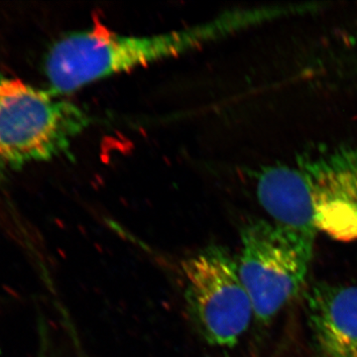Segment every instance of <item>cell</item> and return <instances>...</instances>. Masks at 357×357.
Wrapping results in <instances>:
<instances>
[{
    "label": "cell",
    "mask_w": 357,
    "mask_h": 357,
    "mask_svg": "<svg viewBox=\"0 0 357 357\" xmlns=\"http://www.w3.org/2000/svg\"><path fill=\"white\" fill-rule=\"evenodd\" d=\"M307 317L317 357H357V284H316Z\"/></svg>",
    "instance_id": "obj_6"
},
{
    "label": "cell",
    "mask_w": 357,
    "mask_h": 357,
    "mask_svg": "<svg viewBox=\"0 0 357 357\" xmlns=\"http://www.w3.org/2000/svg\"><path fill=\"white\" fill-rule=\"evenodd\" d=\"M311 188L316 227L333 239H357V145L301 160Z\"/></svg>",
    "instance_id": "obj_5"
},
{
    "label": "cell",
    "mask_w": 357,
    "mask_h": 357,
    "mask_svg": "<svg viewBox=\"0 0 357 357\" xmlns=\"http://www.w3.org/2000/svg\"><path fill=\"white\" fill-rule=\"evenodd\" d=\"M188 312L202 337L213 347H232L255 318L237 261L211 244L183 262Z\"/></svg>",
    "instance_id": "obj_4"
},
{
    "label": "cell",
    "mask_w": 357,
    "mask_h": 357,
    "mask_svg": "<svg viewBox=\"0 0 357 357\" xmlns=\"http://www.w3.org/2000/svg\"><path fill=\"white\" fill-rule=\"evenodd\" d=\"M316 236L268 218L249 220L241 227L237 267L256 321L268 325L300 292L309 274Z\"/></svg>",
    "instance_id": "obj_3"
},
{
    "label": "cell",
    "mask_w": 357,
    "mask_h": 357,
    "mask_svg": "<svg viewBox=\"0 0 357 357\" xmlns=\"http://www.w3.org/2000/svg\"><path fill=\"white\" fill-rule=\"evenodd\" d=\"M93 121L66 96L0 74V173L64 156Z\"/></svg>",
    "instance_id": "obj_2"
},
{
    "label": "cell",
    "mask_w": 357,
    "mask_h": 357,
    "mask_svg": "<svg viewBox=\"0 0 357 357\" xmlns=\"http://www.w3.org/2000/svg\"><path fill=\"white\" fill-rule=\"evenodd\" d=\"M256 196L268 220L297 231L318 234L311 188L299 164L262 168L256 177Z\"/></svg>",
    "instance_id": "obj_7"
},
{
    "label": "cell",
    "mask_w": 357,
    "mask_h": 357,
    "mask_svg": "<svg viewBox=\"0 0 357 357\" xmlns=\"http://www.w3.org/2000/svg\"><path fill=\"white\" fill-rule=\"evenodd\" d=\"M258 9L227 11L199 24L149 35H126L96 23L66 34L49 49L45 75L49 89L67 96L89 84L204 48L259 23Z\"/></svg>",
    "instance_id": "obj_1"
}]
</instances>
